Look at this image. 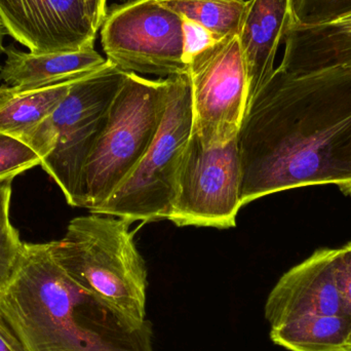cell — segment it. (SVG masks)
I'll list each match as a JSON object with an SVG mask.
<instances>
[{
	"mask_svg": "<svg viewBox=\"0 0 351 351\" xmlns=\"http://www.w3.org/2000/svg\"><path fill=\"white\" fill-rule=\"evenodd\" d=\"M241 204L307 186L351 196V67L305 75L276 68L239 136Z\"/></svg>",
	"mask_w": 351,
	"mask_h": 351,
	"instance_id": "6da1fadb",
	"label": "cell"
},
{
	"mask_svg": "<svg viewBox=\"0 0 351 351\" xmlns=\"http://www.w3.org/2000/svg\"><path fill=\"white\" fill-rule=\"evenodd\" d=\"M0 315L26 351H154L150 322H134L80 288L49 243H24L0 290Z\"/></svg>",
	"mask_w": 351,
	"mask_h": 351,
	"instance_id": "7a4b0ae2",
	"label": "cell"
},
{
	"mask_svg": "<svg viewBox=\"0 0 351 351\" xmlns=\"http://www.w3.org/2000/svg\"><path fill=\"white\" fill-rule=\"evenodd\" d=\"M131 224L90 213L70 221L63 239L49 243V249L80 288L134 322L144 323L147 269Z\"/></svg>",
	"mask_w": 351,
	"mask_h": 351,
	"instance_id": "3957f363",
	"label": "cell"
},
{
	"mask_svg": "<svg viewBox=\"0 0 351 351\" xmlns=\"http://www.w3.org/2000/svg\"><path fill=\"white\" fill-rule=\"evenodd\" d=\"M127 73L108 61L76 80L53 114L24 140L38 154L41 168L59 186L70 206L78 208L82 170Z\"/></svg>",
	"mask_w": 351,
	"mask_h": 351,
	"instance_id": "277c9868",
	"label": "cell"
},
{
	"mask_svg": "<svg viewBox=\"0 0 351 351\" xmlns=\"http://www.w3.org/2000/svg\"><path fill=\"white\" fill-rule=\"evenodd\" d=\"M168 92L169 77L152 80L127 73L82 170L78 208L92 213L133 172L156 138Z\"/></svg>",
	"mask_w": 351,
	"mask_h": 351,
	"instance_id": "5b68a950",
	"label": "cell"
},
{
	"mask_svg": "<svg viewBox=\"0 0 351 351\" xmlns=\"http://www.w3.org/2000/svg\"><path fill=\"white\" fill-rule=\"evenodd\" d=\"M192 125L189 78L187 74L171 76L166 108L152 145L129 177L93 214L131 223L169 220Z\"/></svg>",
	"mask_w": 351,
	"mask_h": 351,
	"instance_id": "8992f818",
	"label": "cell"
},
{
	"mask_svg": "<svg viewBox=\"0 0 351 351\" xmlns=\"http://www.w3.org/2000/svg\"><path fill=\"white\" fill-rule=\"evenodd\" d=\"M100 30L106 59L121 71L166 78L187 74V24L160 0L113 4Z\"/></svg>",
	"mask_w": 351,
	"mask_h": 351,
	"instance_id": "52a82bcc",
	"label": "cell"
},
{
	"mask_svg": "<svg viewBox=\"0 0 351 351\" xmlns=\"http://www.w3.org/2000/svg\"><path fill=\"white\" fill-rule=\"evenodd\" d=\"M192 132L204 147L239 136L249 103V84L239 36L206 43L188 59Z\"/></svg>",
	"mask_w": 351,
	"mask_h": 351,
	"instance_id": "ba28073f",
	"label": "cell"
},
{
	"mask_svg": "<svg viewBox=\"0 0 351 351\" xmlns=\"http://www.w3.org/2000/svg\"><path fill=\"white\" fill-rule=\"evenodd\" d=\"M241 182L237 138L226 145L204 147L192 132L169 220L179 227L232 228L243 208Z\"/></svg>",
	"mask_w": 351,
	"mask_h": 351,
	"instance_id": "9c48e42d",
	"label": "cell"
},
{
	"mask_svg": "<svg viewBox=\"0 0 351 351\" xmlns=\"http://www.w3.org/2000/svg\"><path fill=\"white\" fill-rule=\"evenodd\" d=\"M6 33L34 53L95 47V28L84 0H0Z\"/></svg>",
	"mask_w": 351,
	"mask_h": 351,
	"instance_id": "30bf717a",
	"label": "cell"
},
{
	"mask_svg": "<svg viewBox=\"0 0 351 351\" xmlns=\"http://www.w3.org/2000/svg\"><path fill=\"white\" fill-rule=\"evenodd\" d=\"M264 313L270 328L301 317L346 315L336 278V249L317 250L287 271L268 295Z\"/></svg>",
	"mask_w": 351,
	"mask_h": 351,
	"instance_id": "8fae6325",
	"label": "cell"
},
{
	"mask_svg": "<svg viewBox=\"0 0 351 351\" xmlns=\"http://www.w3.org/2000/svg\"><path fill=\"white\" fill-rule=\"evenodd\" d=\"M294 1L247 0L237 36L247 70L249 103L276 70L278 47L295 23Z\"/></svg>",
	"mask_w": 351,
	"mask_h": 351,
	"instance_id": "7c38bea8",
	"label": "cell"
},
{
	"mask_svg": "<svg viewBox=\"0 0 351 351\" xmlns=\"http://www.w3.org/2000/svg\"><path fill=\"white\" fill-rule=\"evenodd\" d=\"M284 43V57L278 68L292 75L351 67V12L315 26L294 23Z\"/></svg>",
	"mask_w": 351,
	"mask_h": 351,
	"instance_id": "4fadbf2b",
	"label": "cell"
},
{
	"mask_svg": "<svg viewBox=\"0 0 351 351\" xmlns=\"http://www.w3.org/2000/svg\"><path fill=\"white\" fill-rule=\"evenodd\" d=\"M5 61L0 67V82L12 88H36L92 73L108 60L95 47L75 51L34 53L8 45Z\"/></svg>",
	"mask_w": 351,
	"mask_h": 351,
	"instance_id": "5bb4252c",
	"label": "cell"
},
{
	"mask_svg": "<svg viewBox=\"0 0 351 351\" xmlns=\"http://www.w3.org/2000/svg\"><path fill=\"white\" fill-rule=\"evenodd\" d=\"M84 76L36 88L0 86V134L24 142L33 130L53 114L74 82Z\"/></svg>",
	"mask_w": 351,
	"mask_h": 351,
	"instance_id": "9a60e30c",
	"label": "cell"
},
{
	"mask_svg": "<svg viewBox=\"0 0 351 351\" xmlns=\"http://www.w3.org/2000/svg\"><path fill=\"white\" fill-rule=\"evenodd\" d=\"M270 339L290 351H351V324L346 315L301 317L270 328Z\"/></svg>",
	"mask_w": 351,
	"mask_h": 351,
	"instance_id": "2e32d148",
	"label": "cell"
},
{
	"mask_svg": "<svg viewBox=\"0 0 351 351\" xmlns=\"http://www.w3.org/2000/svg\"><path fill=\"white\" fill-rule=\"evenodd\" d=\"M190 26L206 33L210 41L237 35L247 0H160Z\"/></svg>",
	"mask_w": 351,
	"mask_h": 351,
	"instance_id": "e0dca14e",
	"label": "cell"
},
{
	"mask_svg": "<svg viewBox=\"0 0 351 351\" xmlns=\"http://www.w3.org/2000/svg\"><path fill=\"white\" fill-rule=\"evenodd\" d=\"M351 12V0H295V24L315 26L333 22Z\"/></svg>",
	"mask_w": 351,
	"mask_h": 351,
	"instance_id": "ac0fdd59",
	"label": "cell"
},
{
	"mask_svg": "<svg viewBox=\"0 0 351 351\" xmlns=\"http://www.w3.org/2000/svg\"><path fill=\"white\" fill-rule=\"evenodd\" d=\"M41 165L38 154L24 142L0 134V178L14 177Z\"/></svg>",
	"mask_w": 351,
	"mask_h": 351,
	"instance_id": "d6986e66",
	"label": "cell"
},
{
	"mask_svg": "<svg viewBox=\"0 0 351 351\" xmlns=\"http://www.w3.org/2000/svg\"><path fill=\"white\" fill-rule=\"evenodd\" d=\"M24 243L20 239L19 231L8 222L0 227V290L10 282Z\"/></svg>",
	"mask_w": 351,
	"mask_h": 351,
	"instance_id": "ffe728a7",
	"label": "cell"
},
{
	"mask_svg": "<svg viewBox=\"0 0 351 351\" xmlns=\"http://www.w3.org/2000/svg\"><path fill=\"white\" fill-rule=\"evenodd\" d=\"M336 278L343 300L344 313L351 324V243L336 249Z\"/></svg>",
	"mask_w": 351,
	"mask_h": 351,
	"instance_id": "44dd1931",
	"label": "cell"
},
{
	"mask_svg": "<svg viewBox=\"0 0 351 351\" xmlns=\"http://www.w3.org/2000/svg\"><path fill=\"white\" fill-rule=\"evenodd\" d=\"M14 179V177L0 178V227L10 222V204Z\"/></svg>",
	"mask_w": 351,
	"mask_h": 351,
	"instance_id": "7402d4cb",
	"label": "cell"
},
{
	"mask_svg": "<svg viewBox=\"0 0 351 351\" xmlns=\"http://www.w3.org/2000/svg\"><path fill=\"white\" fill-rule=\"evenodd\" d=\"M0 351H26L16 334L0 315Z\"/></svg>",
	"mask_w": 351,
	"mask_h": 351,
	"instance_id": "603a6c76",
	"label": "cell"
},
{
	"mask_svg": "<svg viewBox=\"0 0 351 351\" xmlns=\"http://www.w3.org/2000/svg\"><path fill=\"white\" fill-rule=\"evenodd\" d=\"M88 16L97 30H100L107 16V0H84Z\"/></svg>",
	"mask_w": 351,
	"mask_h": 351,
	"instance_id": "cb8c5ba5",
	"label": "cell"
},
{
	"mask_svg": "<svg viewBox=\"0 0 351 351\" xmlns=\"http://www.w3.org/2000/svg\"><path fill=\"white\" fill-rule=\"evenodd\" d=\"M6 34H8V33H6L5 28H4L1 20H0V57H1L2 53H4V49H5V47H3V39ZM0 67H1V66H0Z\"/></svg>",
	"mask_w": 351,
	"mask_h": 351,
	"instance_id": "d4e9b609",
	"label": "cell"
},
{
	"mask_svg": "<svg viewBox=\"0 0 351 351\" xmlns=\"http://www.w3.org/2000/svg\"><path fill=\"white\" fill-rule=\"evenodd\" d=\"M121 3H128V2L135 1V0H119Z\"/></svg>",
	"mask_w": 351,
	"mask_h": 351,
	"instance_id": "484cf974",
	"label": "cell"
}]
</instances>
